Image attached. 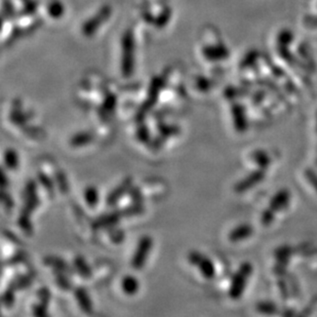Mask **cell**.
I'll use <instances>...</instances> for the list:
<instances>
[{"mask_svg": "<svg viewBox=\"0 0 317 317\" xmlns=\"http://www.w3.org/2000/svg\"><path fill=\"white\" fill-rule=\"evenodd\" d=\"M43 263L47 266H51L52 268H56V269H60L66 273L68 274H72L75 272L74 268H71L67 263L64 262L61 258H58L56 256H48L45 257L43 260Z\"/></svg>", "mask_w": 317, "mask_h": 317, "instance_id": "7c38bea8", "label": "cell"}, {"mask_svg": "<svg viewBox=\"0 0 317 317\" xmlns=\"http://www.w3.org/2000/svg\"><path fill=\"white\" fill-rule=\"evenodd\" d=\"M119 210L122 217H134V216L142 215L145 211V206L143 203L133 202L125 207L119 208Z\"/></svg>", "mask_w": 317, "mask_h": 317, "instance_id": "ffe728a7", "label": "cell"}, {"mask_svg": "<svg viewBox=\"0 0 317 317\" xmlns=\"http://www.w3.org/2000/svg\"><path fill=\"white\" fill-rule=\"evenodd\" d=\"M136 139L143 144L148 145L151 142V134L149 128L144 123H141L136 129Z\"/></svg>", "mask_w": 317, "mask_h": 317, "instance_id": "44dd1931", "label": "cell"}, {"mask_svg": "<svg viewBox=\"0 0 317 317\" xmlns=\"http://www.w3.org/2000/svg\"><path fill=\"white\" fill-rule=\"evenodd\" d=\"M289 198L290 194L286 190H281L278 193H276L270 201V209L273 211H278L284 208L289 202Z\"/></svg>", "mask_w": 317, "mask_h": 317, "instance_id": "30bf717a", "label": "cell"}, {"mask_svg": "<svg viewBox=\"0 0 317 317\" xmlns=\"http://www.w3.org/2000/svg\"><path fill=\"white\" fill-rule=\"evenodd\" d=\"M3 234L4 236L6 237V238L12 242H15L16 244H20L21 243V240L18 238V237L14 234V233H11L10 231L8 230H3Z\"/></svg>", "mask_w": 317, "mask_h": 317, "instance_id": "d590c367", "label": "cell"}, {"mask_svg": "<svg viewBox=\"0 0 317 317\" xmlns=\"http://www.w3.org/2000/svg\"><path fill=\"white\" fill-rule=\"evenodd\" d=\"M129 197H130V199L133 202H136V203H143L144 201V196H143V193L141 191V189L137 186H134L133 185V187L130 188L129 192Z\"/></svg>", "mask_w": 317, "mask_h": 317, "instance_id": "484cf974", "label": "cell"}, {"mask_svg": "<svg viewBox=\"0 0 317 317\" xmlns=\"http://www.w3.org/2000/svg\"><path fill=\"white\" fill-rule=\"evenodd\" d=\"M94 135H92L90 131H79V133L73 135L69 141L71 147L74 148H79V147H83L86 146V145L90 144L92 141H94Z\"/></svg>", "mask_w": 317, "mask_h": 317, "instance_id": "9c48e42d", "label": "cell"}, {"mask_svg": "<svg viewBox=\"0 0 317 317\" xmlns=\"http://www.w3.org/2000/svg\"><path fill=\"white\" fill-rule=\"evenodd\" d=\"M188 262L193 266H198L201 275L206 279H211L215 277L216 274V268L213 261H211L208 257L202 255L199 252H196V250H192L188 254Z\"/></svg>", "mask_w": 317, "mask_h": 317, "instance_id": "7a4b0ae2", "label": "cell"}, {"mask_svg": "<svg viewBox=\"0 0 317 317\" xmlns=\"http://www.w3.org/2000/svg\"><path fill=\"white\" fill-rule=\"evenodd\" d=\"M74 296L77 300V303L80 309L86 313V314H90L92 313V303L91 300L88 296V293L85 287L83 286H77L74 289Z\"/></svg>", "mask_w": 317, "mask_h": 317, "instance_id": "8992f818", "label": "cell"}, {"mask_svg": "<svg viewBox=\"0 0 317 317\" xmlns=\"http://www.w3.org/2000/svg\"><path fill=\"white\" fill-rule=\"evenodd\" d=\"M131 187H133V179L130 177H127L124 180H122L114 189L110 191L108 196L106 197V204L110 207L115 206L119 202L121 198L129 192Z\"/></svg>", "mask_w": 317, "mask_h": 317, "instance_id": "5b68a950", "label": "cell"}, {"mask_svg": "<svg viewBox=\"0 0 317 317\" xmlns=\"http://www.w3.org/2000/svg\"><path fill=\"white\" fill-rule=\"evenodd\" d=\"M73 265H74V270L77 272L79 275H80L82 278L88 279L92 275L91 268L85 261V259L82 256H76L73 260Z\"/></svg>", "mask_w": 317, "mask_h": 317, "instance_id": "8fae6325", "label": "cell"}, {"mask_svg": "<svg viewBox=\"0 0 317 317\" xmlns=\"http://www.w3.org/2000/svg\"><path fill=\"white\" fill-rule=\"evenodd\" d=\"M34 279V276L32 274H23V275H17L14 277L9 282V286L15 288L16 290L27 288L31 285L32 281Z\"/></svg>", "mask_w": 317, "mask_h": 317, "instance_id": "4fadbf2b", "label": "cell"}, {"mask_svg": "<svg viewBox=\"0 0 317 317\" xmlns=\"http://www.w3.org/2000/svg\"><path fill=\"white\" fill-rule=\"evenodd\" d=\"M273 213L274 211L272 209H267V211H265L262 216V223L266 224V225L270 224L273 221Z\"/></svg>", "mask_w": 317, "mask_h": 317, "instance_id": "836d02e7", "label": "cell"}, {"mask_svg": "<svg viewBox=\"0 0 317 317\" xmlns=\"http://www.w3.org/2000/svg\"><path fill=\"white\" fill-rule=\"evenodd\" d=\"M38 181L43 186V188L46 190L48 195L54 196L55 194V180H52L46 173L43 170H38L37 173Z\"/></svg>", "mask_w": 317, "mask_h": 317, "instance_id": "ac0fdd59", "label": "cell"}, {"mask_svg": "<svg viewBox=\"0 0 317 317\" xmlns=\"http://www.w3.org/2000/svg\"><path fill=\"white\" fill-rule=\"evenodd\" d=\"M153 245V240L150 236L145 235L141 237L138 245L136 247L135 254L131 258V266L136 270L143 269L145 263L147 261V258L151 252V248Z\"/></svg>", "mask_w": 317, "mask_h": 317, "instance_id": "3957f363", "label": "cell"}, {"mask_svg": "<svg viewBox=\"0 0 317 317\" xmlns=\"http://www.w3.org/2000/svg\"><path fill=\"white\" fill-rule=\"evenodd\" d=\"M306 176H307V179H308L309 183L311 185H313V187L317 191V175H316V173H314L313 170L312 171H307Z\"/></svg>", "mask_w": 317, "mask_h": 317, "instance_id": "e575fe53", "label": "cell"}, {"mask_svg": "<svg viewBox=\"0 0 317 317\" xmlns=\"http://www.w3.org/2000/svg\"><path fill=\"white\" fill-rule=\"evenodd\" d=\"M37 297L39 299V302L44 303L46 305H48L50 301V290L46 286L39 288L37 290Z\"/></svg>", "mask_w": 317, "mask_h": 317, "instance_id": "f1b7e54d", "label": "cell"}, {"mask_svg": "<svg viewBox=\"0 0 317 317\" xmlns=\"http://www.w3.org/2000/svg\"><path fill=\"white\" fill-rule=\"evenodd\" d=\"M264 175H262V173H253L250 174L247 178H245L244 180H242L241 182H239L238 184L236 185L235 190L237 192H243L245 190H248L249 188H252L254 185H256L257 183H259L263 178Z\"/></svg>", "mask_w": 317, "mask_h": 317, "instance_id": "5bb4252c", "label": "cell"}, {"mask_svg": "<svg viewBox=\"0 0 317 317\" xmlns=\"http://www.w3.org/2000/svg\"><path fill=\"white\" fill-rule=\"evenodd\" d=\"M167 140V138H165L164 136L162 135H158L155 139L151 140V142L148 144V146L153 150V151H157V150H159L161 147H162V145L164 144V142Z\"/></svg>", "mask_w": 317, "mask_h": 317, "instance_id": "83f0119b", "label": "cell"}, {"mask_svg": "<svg viewBox=\"0 0 317 317\" xmlns=\"http://www.w3.org/2000/svg\"><path fill=\"white\" fill-rule=\"evenodd\" d=\"M252 265L249 263H243L238 271L234 274L229 287V296L232 299H238L241 297L247 279L249 278L250 274H252Z\"/></svg>", "mask_w": 317, "mask_h": 317, "instance_id": "6da1fadb", "label": "cell"}, {"mask_svg": "<svg viewBox=\"0 0 317 317\" xmlns=\"http://www.w3.org/2000/svg\"><path fill=\"white\" fill-rule=\"evenodd\" d=\"M122 218L119 209H115L109 213H106L98 217L96 220L91 222V228L94 230L100 229H110L115 227L120 219Z\"/></svg>", "mask_w": 317, "mask_h": 317, "instance_id": "277c9868", "label": "cell"}, {"mask_svg": "<svg viewBox=\"0 0 317 317\" xmlns=\"http://www.w3.org/2000/svg\"><path fill=\"white\" fill-rule=\"evenodd\" d=\"M52 269H54L52 273L55 275V280L57 285L63 290H70L72 288V283L68 277L69 274L60 269H56V268H52Z\"/></svg>", "mask_w": 317, "mask_h": 317, "instance_id": "e0dca14e", "label": "cell"}, {"mask_svg": "<svg viewBox=\"0 0 317 317\" xmlns=\"http://www.w3.org/2000/svg\"><path fill=\"white\" fill-rule=\"evenodd\" d=\"M109 234H110V238L113 242H121L124 239V232L120 229H118L115 227L109 229Z\"/></svg>", "mask_w": 317, "mask_h": 317, "instance_id": "4316f807", "label": "cell"}, {"mask_svg": "<svg viewBox=\"0 0 317 317\" xmlns=\"http://www.w3.org/2000/svg\"><path fill=\"white\" fill-rule=\"evenodd\" d=\"M253 232L254 229L252 228V226L247 225V224H242V225L237 226L229 233V240H231L232 242L243 240L245 238H248L253 234Z\"/></svg>", "mask_w": 317, "mask_h": 317, "instance_id": "52a82bcc", "label": "cell"}, {"mask_svg": "<svg viewBox=\"0 0 317 317\" xmlns=\"http://www.w3.org/2000/svg\"><path fill=\"white\" fill-rule=\"evenodd\" d=\"M3 160H4L5 167L10 170H16L19 167V164H20L19 154L15 149L12 148L5 149L4 155H3Z\"/></svg>", "mask_w": 317, "mask_h": 317, "instance_id": "9a60e30c", "label": "cell"}, {"mask_svg": "<svg viewBox=\"0 0 317 317\" xmlns=\"http://www.w3.org/2000/svg\"><path fill=\"white\" fill-rule=\"evenodd\" d=\"M1 201H2V203H3V205H4V207L6 209H11L15 205V202H14V199H12V197L4 189L1 192Z\"/></svg>", "mask_w": 317, "mask_h": 317, "instance_id": "4dcf8cb0", "label": "cell"}, {"mask_svg": "<svg viewBox=\"0 0 317 317\" xmlns=\"http://www.w3.org/2000/svg\"><path fill=\"white\" fill-rule=\"evenodd\" d=\"M84 200L89 207H95L100 200L99 190L95 186H88L84 190Z\"/></svg>", "mask_w": 317, "mask_h": 317, "instance_id": "d6986e66", "label": "cell"}, {"mask_svg": "<svg viewBox=\"0 0 317 317\" xmlns=\"http://www.w3.org/2000/svg\"><path fill=\"white\" fill-rule=\"evenodd\" d=\"M120 286L122 292L127 296H134L140 288L139 280L133 275H125L121 279Z\"/></svg>", "mask_w": 317, "mask_h": 317, "instance_id": "ba28073f", "label": "cell"}, {"mask_svg": "<svg viewBox=\"0 0 317 317\" xmlns=\"http://www.w3.org/2000/svg\"><path fill=\"white\" fill-rule=\"evenodd\" d=\"M15 288H12L11 286H7V288L4 290L2 297H1V301L2 304L6 307V308H10L12 305L15 304Z\"/></svg>", "mask_w": 317, "mask_h": 317, "instance_id": "d4e9b609", "label": "cell"}, {"mask_svg": "<svg viewBox=\"0 0 317 317\" xmlns=\"http://www.w3.org/2000/svg\"><path fill=\"white\" fill-rule=\"evenodd\" d=\"M47 306L48 305H46V304L41 303V302L35 304V305L33 306V309H32L33 314L35 316H41V317L47 315Z\"/></svg>", "mask_w": 317, "mask_h": 317, "instance_id": "f546056e", "label": "cell"}, {"mask_svg": "<svg viewBox=\"0 0 317 317\" xmlns=\"http://www.w3.org/2000/svg\"><path fill=\"white\" fill-rule=\"evenodd\" d=\"M18 224L24 233H26L27 235H31L33 233L32 223L30 221V215L22 213L21 211L20 216H19V220H18Z\"/></svg>", "mask_w": 317, "mask_h": 317, "instance_id": "7402d4cb", "label": "cell"}, {"mask_svg": "<svg viewBox=\"0 0 317 317\" xmlns=\"http://www.w3.org/2000/svg\"><path fill=\"white\" fill-rule=\"evenodd\" d=\"M25 258V255L23 253H18V254H15L12 257H10L9 259H7L6 261V264L7 265H16V264H19L21 263Z\"/></svg>", "mask_w": 317, "mask_h": 317, "instance_id": "1f68e13d", "label": "cell"}, {"mask_svg": "<svg viewBox=\"0 0 317 317\" xmlns=\"http://www.w3.org/2000/svg\"><path fill=\"white\" fill-rule=\"evenodd\" d=\"M40 203H41V201H40V198H39L38 194L25 196L24 197V206L21 211L22 213H25V214L31 216V214L39 205H40Z\"/></svg>", "mask_w": 317, "mask_h": 317, "instance_id": "2e32d148", "label": "cell"}, {"mask_svg": "<svg viewBox=\"0 0 317 317\" xmlns=\"http://www.w3.org/2000/svg\"><path fill=\"white\" fill-rule=\"evenodd\" d=\"M180 130H181L180 127L177 125H169L162 121L158 123V131H159V134L164 136L167 139L171 136L180 134Z\"/></svg>", "mask_w": 317, "mask_h": 317, "instance_id": "603a6c76", "label": "cell"}, {"mask_svg": "<svg viewBox=\"0 0 317 317\" xmlns=\"http://www.w3.org/2000/svg\"><path fill=\"white\" fill-rule=\"evenodd\" d=\"M55 182L58 185L59 190L63 194H67L69 192V184L67 181V177L65 176L62 170L55 171Z\"/></svg>", "mask_w": 317, "mask_h": 317, "instance_id": "cb8c5ba5", "label": "cell"}, {"mask_svg": "<svg viewBox=\"0 0 317 317\" xmlns=\"http://www.w3.org/2000/svg\"><path fill=\"white\" fill-rule=\"evenodd\" d=\"M259 310L263 313H274L275 311V307L272 304H267V303H262L261 305L259 306Z\"/></svg>", "mask_w": 317, "mask_h": 317, "instance_id": "d6a6232c", "label": "cell"}, {"mask_svg": "<svg viewBox=\"0 0 317 317\" xmlns=\"http://www.w3.org/2000/svg\"><path fill=\"white\" fill-rule=\"evenodd\" d=\"M8 183H9V181H8V178L6 177V175H5V171L4 170H2V178H1V185H2V188L4 189L6 186H7V185H8Z\"/></svg>", "mask_w": 317, "mask_h": 317, "instance_id": "8d00e7d4", "label": "cell"}]
</instances>
